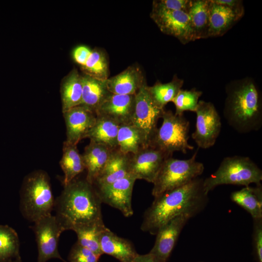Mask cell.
<instances>
[{"mask_svg": "<svg viewBox=\"0 0 262 262\" xmlns=\"http://www.w3.org/2000/svg\"><path fill=\"white\" fill-rule=\"evenodd\" d=\"M203 180L196 178L154 197L144 213L141 230L156 235L162 227L176 216L184 213L196 214L202 210L208 200V194L203 189Z\"/></svg>", "mask_w": 262, "mask_h": 262, "instance_id": "cell-1", "label": "cell"}, {"mask_svg": "<svg viewBox=\"0 0 262 262\" xmlns=\"http://www.w3.org/2000/svg\"><path fill=\"white\" fill-rule=\"evenodd\" d=\"M101 202L93 185L75 178L55 200V215L66 230L103 221Z\"/></svg>", "mask_w": 262, "mask_h": 262, "instance_id": "cell-2", "label": "cell"}, {"mask_svg": "<svg viewBox=\"0 0 262 262\" xmlns=\"http://www.w3.org/2000/svg\"><path fill=\"white\" fill-rule=\"evenodd\" d=\"M224 115L237 132L259 130L262 125V102L260 91L250 78L234 81L226 87Z\"/></svg>", "mask_w": 262, "mask_h": 262, "instance_id": "cell-3", "label": "cell"}, {"mask_svg": "<svg viewBox=\"0 0 262 262\" xmlns=\"http://www.w3.org/2000/svg\"><path fill=\"white\" fill-rule=\"evenodd\" d=\"M54 199L49 177L43 170L28 174L21 189L20 208L23 216L35 222L51 214L55 207Z\"/></svg>", "mask_w": 262, "mask_h": 262, "instance_id": "cell-4", "label": "cell"}, {"mask_svg": "<svg viewBox=\"0 0 262 262\" xmlns=\"http://www.w3.org/2000/svg\"><path fill=\"white\" fill-rule=\"evenodd\" d=\"M262 180V170L250 158L235 155L224 158L216 171L204 179L203 186L208 194L220 185H259Z\"/></svg>", "mask_w": 262, "mask_h": 262, "instance_id": "cell-5", "label": "cell"}, {"mask_svg": "<svg viewBox=\"0 0 262 262\" xmlns=\"http://www.w3.org/2000/svg\"><path fill=\"white\" fill-rule=\"evenodd\" d=\"M197 153V150L186 160L170 157L164 161L153 183L154 197L185 185L202 174L204 166L196 160Z\"/></svg>", "mask_w": 262, "mask_h": 262, "instance_id": "cell-6", "label": "cell"}, {"mask_svg": "<svg viewBox=\"0 0 262 262\" xmlns=\"http://www.w3.org/2000/svg\"><path fill=\"white\" fill-rule=\"evenodd\" d=\"M162 118V124L157 129L149 146L171 156L175 151L185 154L194 149L188 143L190 124L183 115H176L170 110H164Z\"/></svg>", "mask_w": 262, "mask_h": 262, "instance_id": "cell-7", "label": "cell"}, {"mask_svg": "<svg viewBox=\"0 0 262 262\" xmlns=\"http://www.w3.org/2000/svg\"><path fill=\"white\" fill-rule=\"evenodd\" d=\"M147 82L135 95V104L131 123L140 132L145 147L150 144L158 129V121L164 109L159 108L153 101Z\"/></svg>", "mask_w": 262, "mask_h": 262, "instance_id": "cell-8", "label": "cell"}, {"mask_svg": "<svg viewBox=\"0 0 262 262\" xmlns=\"http://www.w3.org/2000/svg\"><path fill=\"white\" fill-rule=\"evenodd\" d=\"M38 249L37 262H47L51 259L64 260L58 250L59 238L66 230L60 220L52 214L43 217L34 222L32 227Z\"/></svg>", "mask_w": 262, "mask_h": 262, "instance_id": "cell-9", "label": "cell"}, {"mask_svg": "<svg viewBox=\"0 0 262 262\" xmlns=\"http://www.w3.org/2000/svg\"><path fill=\"white\" fill-rule=\"evenodd\" d=\"M195 113L196 129L192 138L198 147H211L215 144L221 131L219 115L212 102L204 100H199Z\"/></svg>", "mask_w": 262, "mask_h": 262, "instance_id": "cell-10", "label": "cell"}, {"mask_svg": "<svg viewBox=\"0 0 262 262\" xmlns=\"http://www.w3.org/2000/svg\"><path fill=\"white\" fill-rule=\"evenodd\" d=\"M150 16L163 33L176 37L182 44L195 41L187 13L152 6Z\"/></svg>", "mask_w": 262, "mask_h": 262, "instance_id": "cell-11", "label": "cell"}, {"mask_svg": "<svg viewBox=\"0 0 262 262\" xmlns=\"http://www.w3.org/2000/svg\"><path fill=\"white\" fill-rule=\"evenodd\" d=\"M172 157L167 153L148 146L130 154L129 174L136 180H144L153 183L164 162Z\"/></svg>", "mask_w": 262, "mask_h": 262, "instance_id": "cell-12", "label": "cell"}, {"mask_svg": "<svg viewBox=\"0 0 262 262\" xmlns=\"http://www.w3.org/2000/svg\"><path fill=\"white\" fill-rule=\"evenodd\" d=\"M136 180L130 174L110 184L94 188L101 203L118 210L128 217L133 213L131 197Z\"/></svg>", "mask_w": 262, "mask_h": 262, "instance_id": "cell-13", "label": "cell"}, {"mask_svg": "<svg viewBox=\"0 0 262 262\" xmlns=\"http://www.w3.org/2000/svg\"><path fill=\"white\" fill-rule=\"evenodd\" d=\"M195 214L181 213L168 222L158 231L154 246L150 252L157 262H167L183 228Z\"/></svg>", "mask_w": 262, "mask_h": 262, "instance_id": "cell-14", "label": "cell"}, {"mask_svg": "<svg viewBox=\"0 0 262 262\" xmlns=\"http://www.w3.org/2000/svg\"><path fill=\"white\" fill-rule=\"evenodd\" d=\"M66 126V144L76 145L87 136L94 126L96 115L81 106L73 107L63 113Z\"/></svg>", "mask_w": 262, "mask_h": 262, "instance_id": "cell-15", "label": "cell"}, {"mask_svg": "<svg viewBox=\"0 0 262 262\" xmlns=\"http://www.w3.org/2000/svg\"><path fill=\"white\" fill-rule=\"evenodd\" d=\"M135 95L111 94L96 112V115L110 118L119 124L131 123Z\"/></svg>", "mask_w": 262, "mask_h": 262, "instance_id": "cell-16", "label": "cell"}, {"mask_svg": "<svg viewBox=\"0 0 262 262\" xmlns=\"http://www.w3.org/2000/svg\"><path fill=\"white\" fill-rule=\"evenodd\" d=\"M146 82L140 67L135 64L106 80L109 92L117 95H135Z\"/></svg>", "mask_w": 262, "mask_h": 262, "instance_id": "cell-17", "label": "cell"}, {"mask_svg": "<svg viewBox=\"0 0 262 262\" xmlns=\"http://www.w3.org/2000/svg\"><path fill=\"white\" fill-rule=\"evenodd\" d=\"M99 242L103 254L110 255L120 262H129L138 254L131 241L117 236L106 227L99 235Z\"/></svg>", "mask_w": 262, "mask_h": 262, "instance_id": "cell-18", "label": "cell"}, {"mask_svg": "<svg viewBox=\"0 0 262 262\" xmlns=\"http://www.w3.org/2000/svg\"><path fill=\"white\" fill-rule=\"evenodd\" d=\"M130 154H125L118 148L113 149L110 156L94 180V187L110 184L130 175L129 163Z\"/></svg>", "mask_w": 262, "mask_h": 262, "instance_id": "cell-19", "label": "cell"}, {"mask_svg": "<svg viewBox=\"0 0 262 262\" xmlns=\"http://www.w3.org/2000/svg\"><path fill=\"white\" fill-rule=\"evenodd\" d=\"M243 15L211 0L209 37L220 36L229 31Z\"/></svg>", "mask_w": 262, "mask_h": 262, "instance_id": "cell-20", "label": "cell"}, {"mask_svg": "<svg viewBox=\"0 0 262 262\" xmlns=\"http://www.w3.org/2000/svg\"><path fill=\"white\" fill-rule=\"evenodd\" d=\"M113 149L93 141L85 147L82 155L85 169L86 180L93 184L94 180L108 161Z\"/></svg>", "mask_w": 262, "mask_h": 262, "instance_id": "cell-21", "label": "cell"}, {"mask_svg": "<svg viewBox=\"0 0 262 262\" xmlns=\"http://www.w3.org/2000/svg\"><path fill=\"white\" fill-rule=\"evenodd\" d=\"M82 99L81 106L96 112L111 94L108 90L106 81H101L88 75H81Z\"/></svg>", "mask_w": 262, "mask_h": 262, "instance_id": "cell-22", "label": "cell"}, {"mask_svg": "<svg viewBox=\"0 0 262 262\" xmlns=\"http://www.w3.org/2000/svg\"><path fill=\"white\" fill-rule=\"evenodd\" d=\"M211 0H191L188 12L195 41L209 37Z\"/></svg>", "mask_w": 262, "mask_h": 262, "instance_id": "cell-23", "label": "cell"}, {"mask_svg": "<svg viewBox=\"0 0 262 262\" xmlns=\"http://www.w3.org/2000/svg\"><path fill=\"white\" fill-rule=\"evenodd\" d=\"M120 124L107 117L96 115L95 123L87 138L91 141L117 148V137Z\"/></svg>", "mask_w": 262, "mask_h": 262, "instance_id": "cell-24", "label": "cell"}, {"mask_svg": "<svg viewBox=\"0 0 262 262\" xmlns=\"http://www.w3.org/2000/svg\"><path fill=\"white\" fill-rule=\"evenodd\" d=\"M63 113L79 106L82 99V76L74 68L63 80L61 85Z\"/></svg>", "mask_w": 262, "mask_h": 262, "instance_id": "cell-25", "label": "cell"}, {"mask_svg": "<svg viewBox=\"0 0 262 262\" xmlns=\"http://www.w3.org/2000/svg\"><path fill=\"white\" fill-rule=\"evenodd\" d=\"M230 199L249 213L253 219L262 218V184L233 192Z\"/></svg>", "mask_w": 262, "mask_h": 262, "instance_id": "cell-26", "label": "cell"}, {"mask_svg": "<svg viewBox=\"0 0 262 262\" xmlns=\"http://www.w3.org/2000/svg\"><path fill=\"white\" fill-rule=\"evenodd\" d=\"M60 165L64 174V186L76 178L85 169L82 155L80 154L77 146L69 145L65 142Z\"/></svg>", "mask_w": 262, "mask_h": 262, "instance_id": "cell-27", "label": "cell"}, {"mask_svg": "<svg viewBox=\"0 0 262 262\" xmlns=\"http://www.w3.org/2000/svg\"><path fill=\"white\" fill-rule=\"evenodd\" d=\"M183 84V80L175 75L171 81L162 83L157 81L153 85L147 86L149 95L154 103L160 108L164 109L165 105L172 101Z\"/></svg>", "mask_w": 262, "mask_h": 262, "instance_id": "cell-28", "label": "cell"}, {"mask_svg": "<svg viewBox=\"0 0 262 262\" xmlns=\"http://www.w3.org/2000/svg\"><path fill=\"white\" fill-rule=\"evenodd\" d=\"M117 142V148L125 154H135L145 147L140 132L131 123L120 124Z\"/></svg>", "mask_w": 262, "mask_h": 262, "instance_id": "cell-29", "label": "cell"}, {"mask_svg": "<svg viewBox=\"0 0 262 262\" xmlns=\"http://www.w3.org/2000/svg\"><path fill=\"white\" fill-rule=\"evenodd\" d=\"M106 227L103 221L78 226L72 229L76 234L77 243L82 247L92 251L100 257L103 254L100 247L99 237Z\"/></svg>", "mask_w": 262, "mask_h": 262, "instance_id": "cell-30", "label": "cell"}, {"mask_svg": "<svg viewBox=\"0 0 262 262\" xmlns=\"http://www.w3.org/2000/svg\"><path fill=\"white\" fill-rule=\"evenodd\" d=\"M18 234L12 227L0 224V262H7L20 257Z\"/></svg>", "mask_w": 262, "mask_h": 262, "instance_id": "cell-31", "label": "cell"}, {"mask_svg": "<svg viewBox=\"0 0 262 262\" xmlns=\"http://www.w3.org/2000/svg\"><path fill=\"white\" fill-rule=\"evenodd\" d=\"M84 74L106 81L109 78V63L105 53L99 49H92L84 65L81 67Z\"/></svg>", "mask_w": 262, "mask_h": 262, "instance_id": "cell-32", "label": "cell"}, {"mask_svg": "<svg viewBox=\"0 0 262 262\" xmlns=\"http://www.w3.org/2000/svg\"><path fill=\"white\" fill-rule=\"evenodd\" d=\"M202 94V92L195 88L190 90L181 89L172 101L176 108L175 114L182 115L184 112L187 111L195 112Z\"/></svg>", "mask_w": 262, "mask_h": 262, "instance_id": "cell-33", "label": "cell"}, {"mask_svg": "<svg viewBox=\"0 0 262 262\" xmlns=\"http://www.w3.org/2000/svg\"><path fill=\"white\" fill-rule=\"evenodd\" d=\"M99 258L93 252L76 242L69 251L67 262H98Z\"/></svg>", "mask_w": 262, "mask_h": 262, "instance_id": "cell-34", "label": "cell"}, {"mask_svg": "<svg viewBox=\"0 0 262 262\" xmlns=\"http://www.w3.org/2000/svg\"><path fill=\"white\" fill-rule=\"evenodd\" d=\"M253 220V254L256 262H262V218Z\"/></svg>", "mask_w": 262, "mask_h": 262, "instance_id": "cell-35", "label": "cell"}, {"mask_svg": "<svg viewBox=\"0 0 262 262\" xmlns=\"http://www.w3.org/2000/svg\"><path fill=\"white\" fill-rule=\"evenodd\" d=\"M191 0H153L152 6L169 10L182 11L188 14Z\"/></svg>", "mask_w": 262, "mask_h": 262, "instance_id": "cell-36", "label": "cell"}, {"mask_svg": "<svg viewBox=\"0 0 262 262\" xmlns=\"http://www.w3.org/2000/svg\"><path fill=\"white\" fill-rule=\"evenodd\" d=\"M92 49L88 46L79 45L75 48L72 52V57L73 60L80 66H83L85 64Z\"/></svg>", "mask_w": 262, "mask_h": 262, "instance_id": "cell-37", "label": "cell"}, {"mask_svg": "<svg viewBox=\"0 0 262 262\" xmlns=\"http://www.w3.org/2000/svg\"><path fill=\"white\" fill-rule=\"evenodd\" d=\"M213 1L215 3L228 7L243 15L244 14L245 10L242 0H213Z\"/></svg>", "mask_w": 262, "mask_h": 262, "instance_id": "cell-38", "label": "cell"}, {"mask_svg": "<svg viewBox=\"0 0 262 262\" xmlns=\"http://www.w3.org/2000/svg\"><path fill=\"white\" fill-rule=\"evenodd\" d=\"M129 262H157L154 257L149 253L140 255L137 254Z\"/></svg>", "mask_w": 262, "mask_h": 262, "instance_id": "cell-39", "label": "cell"}, {"mask_svg": "<svg viewBox=\"0 0 262 262\" xmlns=\"http://www.w3.org/2000/svg\"><path fill=\"white\" fill-rule=\"evenodd\" d=\"M7 262H22V260H21V257H19L16 259H15V260H13L12 261H9Z\"/></svg>", "mask_w": 262, "mask_h": 262, "instance_id": "cell-40", "label": "cell"}, {"mask_svg": "<svg viewBox=\"0 0 262 262\" xmlns=\"http://www.w3.org/2000/svg\"></svg>", "mask_w": 262, "mask_h": 262, "instance_id": "cell-41", "label": "cell"}, {"mask_svg": "<svg viewBox=\"0 0 262 262\" xmlns=\"http://www.w3.org/2000/svg\"></svg>", "mask_w": 262, "mask_h": 262, "instance_id": "cell-42", "label": "cell"}]
</instances>
